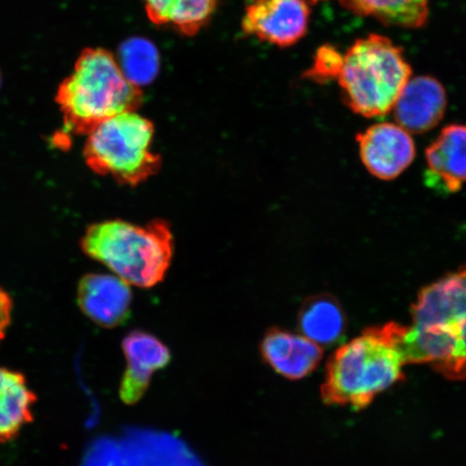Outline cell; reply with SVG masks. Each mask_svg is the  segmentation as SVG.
<instances>
[{"label":"cell","instance_id":"cell-1","mask_svg":"<svg viewBox=\"0 0 466 466\" xmlns=\"http://www.w3.org/2000/svg\"><path fill=\"white\" fill-rule=\"evenodd\" d=\"M411 319L401 340L406 364H430L450 380H466V265L424 288Z\"/></svg>","mask_w":466,"mask_h":466},{"label":"cell","instance_id":"cell-2","mask_svg":"<svg viewBox=\"0 0 466 466\" xmlns=\"http://www.w3.org/2000/svg\"><path fill=\"white\" fill-rule=\"evenodd\" d=\"M405 328L394 322L370 328L338 349L320 388L324 403L363 410L378 394L403 380Z\"/></svg>","mask_w":466,"mask_h":466},{"label":"cell","instance_id":"cell-3","mask_svg":"<svg viewBox=\"0 0 466 466\" xmlns=\"http://www.w3.org/2000/svg\"><path fill=\"white\" fill-rule=\"evenodd\" d=\"M143 100L141 87L126 77L119 62L103 48L81 52L56 96L66 130L75 136H87L116 115L137 112Z\"/></svg>","mask_w":466,"mask_h":466},{"label":"cell","instance_id":"cell-4","mask_svg":"<svg viewBox=\"0 0 466 466\" xmlns=\"http://www.w3.org/2000/svg\"><path fill=\"white\" fill-rule=\"evenodd\" d=\"M81 248L134 287L149 289L165 279L173 258V235L165 220L145 226L121 219L89 227Z\"/></svg>","mask_w":466,"mask_h":466},{"label":"cell","instance_id":"cell-5","mask_svg":"<svg viewBox=\"0 0 466 466\" xmlns=\"http://www.w3.org/2000/svg\"><path fill=\"white\" fill-rule=\"evenodd\" d=\"M337 77L348 106L375 118L392 112L411 78V67L391 40L370 34L350 46Z\"/></svg>","mask_w":466,"mask_h":466},{"label":"cell","instance_id":"cell-6","mask_svg":"<svg viewBox=\"0 0 466 466\" xmlns=\"http://www.w3.org/2000/svg\"><path fill=\"white\" fill-rule=\"evenodd\" d=\"M153 122L136 112L105 120L87 134L84 157L93 172L137 187L160 171L161 157L151 150Z\"/></svg>","mask_w":466,"mask_h":466},{"label":"cell","instance_id":"cell-7","mask_svg":"<svg viewBox=\"0 0 466 466\" xmlns=\"http://www.w3.org/2000/svg\"><path fill=\"white\" fill-rule=\"evenodd\" d=\"M307 0H252L244 14L243 32L282 48L305 36L310 20Z\"/></svg>","mask_w":466,"mask_h":466},{"label":"cell","instance_id":"cell-8","mask_svg":"<svg viewBox=\"0 0 466 466\" xmlns=\"http://www.w3.org/2000/svg\"><path fill=\"white\" fill-rule=\"evenodd\" d=\"M360 156L363 165L379 179L399 177L416 157V146L399 125L377 124L358 137Z\"/></svg>","mask_w":466,"mask_h":466},{"label":"cell","instance_id":"cell-9","mask_svg":"<svg viewBox=\"0 0 466 466\" xmlns=\"http://www.w3.org/2000/svg\"><path fill=\"white\" fill-rule=\"evenodd\" d=\"M127 369L121 378L119 396L126 405H136L149 389L156 371L171 363L172 353L158 338L143 330H132L121 342Z\"/></svg>","mask_w":466,"mask_h":466},{"label":"cell","instance_id":"cell-10","mask_svg":"<svg viewBox=\"0 0 466 466\" xmlns=\"http://www.w3.org/2000/svg\"><path fill=\"white\" fill-rule=\"evenodd\" d=\"M77 297L80 310L103 329H115L130 318V284L115 275L85 276L80 279Z\"/></svg>","mask_w":466,"mask_h":466},{"label":"cell","instance_id":"cell-11","mask_svg":"<svg viewBox=\"0 0 466 466\" xmlns=\"http://www.w3.org/2000/svg\"><path fill=\"white\" fill-rule=\"evenodd\" d=\"M262 360L277 374L296 381L317 369L323 349L302 335L279 328L268 329L259 346Z\"/></svg>","mask_w":466,"mask_h":466},{"label":"cell","instance_id":"cell-12","mask_svg":"<svg viewBox=\"0 0 466 466\" xmlns=\"http://www.w3.org/2000/svg\"><path fill=\"white\" fill-rule=\"evenodd\" d=\"M446 106V91L440 81L429 76H418L408 80L392 110L400 127L421 134L440 124Z\"/></svg>","mask_w":466,"mask_h":466},{"label":"cell","instance_id":"cell-13","mask_svg":"<svg viewBox=\"0 0 466 466\" xmlns=\"http://www.w3.org/2000/svg\"><path fill=\"white\" fill-rule=\"evenodd\" d=\"M425 184L440 194L451 195L466 182V126L444 127L427 149Z\"/></svg>","mask_w":466,"mask_h":466},{"label":"cell","instance_id":"cell-14","mask_svg":"<svg viewBox=\"0 0 466 466\" xmlns=\"http://www.w3.org/2000/svg\"><path fill=\"white\" fill-rule=\"evenodd\" d=\"M146 15L155 25L171 26L195 36L208 25L218 0H143Z\"/></svg>","mask_w":466,"mask_h":466},{"label":"cell","instance_id":"cell-15","mask_svg":"<svg viewBox=\"0 0 466 466\" xmlns=\"http://www.w3.org/2000/svg\"><path fill=\"white\" fill-rule=\"evenodd\" d=\"M35 401L36 395L28 389L25 376L0 367V441L13 440L33 421Z\"/></svg>","mask_w":466,"mask_h":466},{"label":"cell","instance_id":"cell-16","mask_svg":"<svg viewBox=\"0 0 466 466\" xmlns=\"http://www.w3.org/2000/svg\"><path fill=\"white\" fill-rule=\"evenodd\" d=\"M346 316L339 302L329 295L308 299L299 316L302 336L319 346H331L339 341L346 331Z\"/></svg>","mask_w":466,"mask_h":466},{"label":"cell","instance_id":"cell-17","mask_svg":"<svg viewBox=\"0 0 466 466\" xmlns=\"http://www.w3.org/2000/svg\"><path fill=\"white\" fill-rule=\"evenodd\" d=\"M339 3L355 15L405 28L423 26L430 10V0H339Z\"/></svg>","mask_w":466,"mask_h":466},{"label":"cell","instance_id":"cell-18","mask_svg":"<svg viewBox=\"0 0 466 466\" xmlns=\"http://www.w3.org/2000/svg\"><path fill=\"white\" fill-rule=\"evenodd\" d=\"M119 66L126 77L141 87L150 84L158 74V51L148 40L131 38L120 46Z\"/></svg>","mask_w":466,"mask_h":466},{"label":"cell","instance_id":"cell-19","mask_svg":"<svg viewBox=\"0 0 466 466\" xmlns=\"http://www.w3.org/2000/svg\"><path fill=\"white\" fill-rule=\"evenodd\" d=\"M342 56L329 46L319 51L316 63L310 72L313 79L337 77L341 67Z\"/></svg>","mask_w":466,"mask_h":466},{"label":"cell","instance_id":"cell-20","mask_svg":"<svg viewBox=\"0 0 466 466\" xmlns=\"http://www.w3.org/2000/svg\"><path fill=\"white\" fill-rule=\"evenodd\" d=\"M13 314V299L2 287H0V341L5 338L11 323Z\"/></svg>","mask_w":466,"mask_h":466},{"label":"cell","instance_id":"cell-21","mask_svg":"<svg viewBox=\"0 0 466 466\" xmlns=\"http://www.w3.org/2000/svg\"><path fill=\"white\" fill-rule=\"evenodd\" d=\"M309 4H317L319 2H323V0H307Z\"/></svg>","mask_w":466,"mask_h":466},{"label":"cell","instance_id":"cell-22","mask_svg":"<svg viewBox=\"0 0 466 466\" xmlns=\"http://www.w3.org/2000/svg\"><path fill=\"white\" fill-rule=\"evenodd\" d=\"M0 84H2V76H0Z\"/></svg>","mask_w":466,"mask_h":466}]
</instances>
